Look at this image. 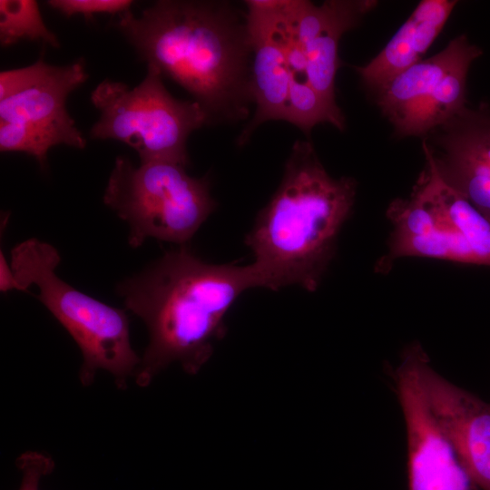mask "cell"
<instances>
[{"mask_svg": "<svg viewBox=\"0 0 490 490\" xmlns=\"http://www.w3.org/2000/svg\"><path fill=\"white\" fill-rule=\"evenodd\" d=\"M376 5L368 0H331L320 5L305 0L288 1L287 12L305 56L308 82L333 104H337L335 78L340 38Z\"/></svg>", "mask_w": 490, "mask_h": 490, "instance_id": "obj_11", "label": "cell"}, {"mask_svg": "<svg viewBox=\"0 0 490 490\" xmlns=\"http://www.w3.org/2000/svg\"><path fill=\"white\" fill-rule=\"evenodd\" d=\"M61 256L55 247L36 238L27 239L11 250L10 265L22 291L32 285L34 295L71 335L83 362L79 378L93 384L96 373L107 371L119 388L135 377L141 358L130 339V322L123 309L112 307L68 284L56 269Z\"/></svg>", "mask_w": 490, "mask_h": 490, "instance_id": "obj_4", "label": "cell"}, {"mask_svg": "<svg viewBox=\"0 0 490 490\" xmlns=\"http://www.w3.org/2000/svg\"><path fill=\"white\" fill-rule=\"evenodd\" d=\"M48 5L66 16L83 15L92 16L95 14H122L130 10V0H52Z\"/></svg>", "mask_w": 490, "mask_h": 490, "instance_id": "obj_19", "label": "cell"}, {"mask_svg": "<svg viewBox=\"0 0 490 490\" xmlns=\"http://www.w3.org/2000/svg\"><path fill=\"white\" fill-rule=\"evenodd\" d=\"M87 78L83 61L57 66L42 57L26 67L2 71L0 151L25 152L44 169L54 145L84 149L86 140L65 102Z\"/></svg>", "mask_w": 490, "mask_h": 490, "instance_id": "obj_7", "label": "cell"}, {"mask_svg": "<svg viewBox=\"0 0 490 490\" xmlns=\"http://www.w3.org/2000/svg\"><path fill=\"white\" fill-rule=\"evenodd\" d=\"M115 27L147 65L181 85L212 122L245 120L252 103V46L229 2L161 0Z\"/></svg>", "mask_w": 490, "mask_h": 490, "instance_id": "obj_1", "label": "cell"}, {"mask_svg": "<svg viewBox=\"0 0 490 490\" xmlns=\"http://www.w3.org/2000/svg\"><path fill=\"white\" fill-rule=\"evenodd\" d=\"M21 40L41 41L58 48L59 41L44 24L34 0L0 1V42L9 46Z\"/></svg>", "mask_w": 490, "mask_h": 490, "instance_id": "obj_17", "label": "cell"}, {"mask_svg": "<svg viewBox=\"0 0 490 490\" xmlns=\"http://www.w3.org/2000/svg\"><path fill=\"white\" fill-rule=\"evenodd\" d=\"M162 74L147 65V74L134 88L109 79L99 83L91 101L100 116L90 131L98 140H115L132 148L140 163H190L187 141L192 132L211 123L195 101L173 97Z\"/></svg>", "mask_w": 490, "mask_h": 490, "instance_id": "obj_6", "label": "cell"}, {"mask_svg": "<svg viewBox=\"0 0 490 490\" xmlns=\"http://www.w3.org/2000/svg\"><path fill=\"white\" fill-rule=\"evenodd\" d=\"M282 0H250L246 22L252 46L251 93L255 112L240 132L244 145L252 132L269 121H288L290 77L278 34L277 17Z\"/></svg>", "mask_w": 490, "mask_h": 490, "instance_id": "obj_12", "label": "cell"}, {"mask_svg": "<svg viewBox=\"0 0 490 490\" xmlns=\"http://www.w3.org/2000/svg\"><path fill=\"white\" fill-rule=\"evenodd\" d=\"M357 189L354 178L329 175L309 141L294 142L278 189L244 240L260 288L318 289L352 213Z\"/></svg>", "mask_w": 490, "mask_h": 490, "instance_id": "obj_3", "label": "cell"}, {"mask_svg": "<svg viewBox=\"0 0 490 490\" xmlns=\"http://www.w3.org/2000/svg\"><path fill=\"white\" fill-rule=\"evenodd\" d=\"M456 4L455 0L421 1L380 53L357 68L364 84L377 91L421 61Z\"/></svg>", "mask_w": 490, "mask_h": 490, "instance_id": "obj_13", "label": "cell"}, {"mask_svg": "<svg viewBox=\"0 0 490 490\" xmlns=\"http://www.w3.org/2000/svg\"><path fill=\"white\" fill-rule=\"evenodd\" d=\"M287 122L307 136L321 122L330 123L339 131L345 128V118L338 104L327 101L308 81L289 82Z\"/></svg>", "mask_w": 490, "mask_h": 490, "instance_id": "obj_18", "label": "cell"}, {"mask_svg": "<svg viewBox=\"0 0 490 490\" xmlns=\"http://www.w3.org/2000/svg\"><path fill=\"white\" fill-rule=\"evenodd\" d=\"M441 178L490 220V108L466 106L423 137Z\"/></svg>", "mask_w": 490, "mask_h": 490, "instance_id": "obj_9", "label": "cell"}, {"mask_svg": "<svg viewBox=\"0 0 490 490\" xmlns=\"http://www.w3.org/2000/svg\"><path fill=\"white\" fill-rule=\"evenodd\" d=\"M419 376L432 412L465 469L481 490H490V404L436 372L426 351Z\"/></svg>", "mask_w": 490, "mask_h": 490, "instance_id": "obj_10", "label": "cell"}, {"mask_svg": "<svg viewBox=\"0 0 490 490\" xmlns=\"http://www.w3.org/2000/svg\"><path fill=\"white\" fill-rule=\"evenodd\" d=\"M475 58L452 68L424 104L395 133L399 137L422 136L442 124L466 106V77Z\"/></svg>", "mask_w": 490, "mask_h": 490, "instance_id": "obj_16", "label": "cell"}, {"mask_svg": "<svg viewBox=\"0 0 490 490\" xmlns=\"http://www.w3.org/2000/svg\"><path fill=\"white\" fill-rule=\"evenodd\" d=\"M260 288L253 266L208 263L187 246L166 251L116 287L126 309L145 324L149 343L136 375L149 386L170 365L197 374L226 334L230 308Z\"/></svg>", "mask_w": 490, "mask_h": 490, "instance_id": "obj_2", "label": "cell"}, {"mask_svg": "<svg viewBox=\"0 0 490 490\" xmlns=\"http://www.w3.org/2000/svg\"><path fill=\"white\" fill-rule=\"evenodd\" d=\"M481 55L482 50L466 34H460L436 54L408 67L377 89V104L397 130L424 104L452 68L465 59Z\"/></svg>", "mask_w": 490, "mask_h": 490, "instance_id": "obj_14", "label": "cell"}, {"mask_svg": "<svg viewBox=\"0 0 490 490\" xmlns=\"http://www.w3.org/2000/svg\"><path fill=\"white\" fill-rule=\"evenodd\" d=\"M425 167L412 193L470 254L473 265L490 267V220L450 187L425 154Z\"/></svg>", "mask_w": 490, "mask_h": 490, "instance_id": "obj_15", "label": "cell"}, {"mask_svg": "<svg viewBox=\"0 0 490 490\" xmlns=\"http://www.w3.org/2000/svg\"><path fill=\"white\" fill-rule=\"evenodd\" d=\"M21 290L15 273L11 268L10 262L7 261L4 252L0 251V290L7 292L9 290Z\"/></svg>", "mask_w": 490, "mask_h": 490, "instance_id": "obj_21", "label": "cell"}, {"mask_svg": "<svg viewBox=\"0 0 490 490\" xmlns=\"http://www.w3.org/2000/svg\"><path fill=\"white\" fill-rule=\"evenodd\" d=\"M103 202L127 223L132 248L147 239L187 245L217 208L207 176L168 162L134 166L124 156L115 159Z\"/></svg>", "mask_w": 490, "mask_h": 490, "instance_id": "obj_5", "label": "cell"}, {"mask_svg": "<svg viewBox=\"0 0 490 490\" xmlns=\"http://www.w3.org/2000/svg\"><path fill=\"white\" fill-rule=\"evenodd\" d=\"M424 352L418 342L407 346L391 375L406 426L408 490H481L429 406L419 376Z\"/></svg>", "mask_w": 490, "mask_h": 490, "instance_id": "obj_8", "label": "cell"}, {"mask_svg": "<svg viewBox=\"0 0 490 490\" xmlns=\"http://www.w3.org/2000/svg\"><path fill=\"white\" fill-rule=\"evenodd\" d=\"M17 466L22 473L19 490H39L41 479L53 471L54 463L44 454L28 451L18 457Z\"/></svg>", "mask_w": 490, "mask_h": 490, "instance_id": "obj_20", "label": "cell"}]
</instances>
